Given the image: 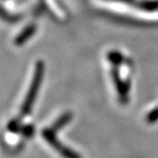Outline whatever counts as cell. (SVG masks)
<instances>
[{
  "label": "cell",
  "mask_w": 158,
  "mask_h": 158,
  "mask_svg": "<svg viewBox=\"0 0 158 158\" xmlns=\"http://www.w3.org/2000/svg\"><path fill=\"white\" fill-rule=\"evenodd\" d=\"M44 67H45L44 62L42 61H38L36 65H35L33 80L31 82V85L29 87L28 92L25 98V100L23 102L22 107H21V115L23 117L27 115L32 110L34 100L37 97L38 91H39L40 87L41 81L43 79Z\"/></svg>",
  "instance_id": "1"
},
{
  "label": "cell",
  "mask_w": 158,
  "mask_h": 158,
  "mask_svg": "<svg viewBox=\"0 0 158 158\" xmlns=\"http://www.w3.org/2000/svg\"><path fill=\"white\" fill-rule=\"evenodd\" d=\"M56 131L52 128H45L41 132V135L51 147L59 153L63 158H81L79 154L75 152L71 148L65 146L57 139Z\"/></svg>",
  "instance_id": "2"
},
{
  "label": "cell",
  "mask_w": 158,
  "mask_h": 158,
  "mask_svg": "<svg viewBox=\"0 0 158 158\" xmlns=\"http://www.w3.org/2000/svg\"><path fill=\"white\" fill-rule=\"evenodd\" d=\"M113 82L115 84V87L117 89L118 95L120 97V99L122 101L126 102L127 99V92H128V87L126 85L124 82L120 79L118 71L114 69L113 71Z\"/></svg>",
  "instance_id": "3"
},
{
  "label": "cell",
  "mask_w": 158,
  "mask_h": 158,
  "mask_svg": "<svg viewBox=\"0 0 158 158\" xmlns=\"http://www.w3.org/2000/svg\"><path fill=\"white\" fill-rule=\"evenodd\" d=\"M36 31V27L34 25H29L23 29L14 40V43L18 46L24 44L27 40H29Z\"/></svg>",
  "instance_id": "4"
},
{
  "label": "cell",
  "mask_w": 158,
  "mask_h": 158,
  "mask_svg": "<svg viewBox=\"0 0 158 158\" xmlns=\"http://www.w3.org/2000/svg\"><path fill=\"white\" fill-rule=\"evenodd\" d=\"M71 118H72V113H69V112L65 113L64 114H62L61 117H59L58 119H56V121L52 125L51 128L57 132L60 129H62L65 125L68 124L69 122L71 120Z\"/></svg>",
  "instance_id": "5"
},
{
  "label": "cell",
  "mask_w": 158,
  "mask_h": 158,
  "mask_svg": "<svg viewBox=\"0 0 158 158\" xmlns=\"http://www.w3.org/2000/svg\"><path fill=\"white\" fill-rule=\"evenodd\" d=\"M108 59L113 64H118L122 62L123 57H122V55L118 51H111L108 54Z\"/></svg>",
  "instance_id": "6"
},
{
  "label": "cell",
  "mask_w": 158,
  "mask_h": 158,
  "mask_svg": "<svg viewBox=\"0 0 158 158\" xmlns=\"http://www.w3.org/2000/svg\"><path fill=\"white\" fill-rule=\"evenodd\" d=\"M158 120V107L154 108L152 111H150L149 113L146 116V121L148 123H155Z\"/></svg>",
  "instance_id": "7"
},
{
  "label": "cell",
  "mask_w": 158,
  "mask_h": 158,
  "mask_svg": "<svg viewBox=\"0 0 158 158\" xmlns=\"http://www.w3.org/2000/svg\"><path fill=\"white\" fill-rule=\"evenodd\" d=\"M8 130L11 133H18V132L21 131V126L19 123L18 120L14 119L8 124Z\"/></svg>",
  "instance_id": "8"
},
{
  "label": "cell",
  "mask_w": 158,
  "mask_h": 158,
  "mask_svg": "<svg viewBox=\"0 0 158 158\" xmlns=\"http://www.w3.org/2000/svg\"><path fill=\"white\" fill-rule=\"evenodd\" d=\"M22 135L26 137H31L34 134V127L31 126V125H27V126H24L23 127H21V131Z\"/></svg>",
  "instance_id": "9"
},
{
  "label": "cell",
  "mask_w": 158,
  "mask_h": 158,
  "mask_svg": "<svg viewBox=\"0 0 158 158\" xmlns=\"http://www.w3.org/2000/svg\"><path fill=\"white\" fill-rule=\"evenodd\" d=\"M142 8L148 10V11H153V10H156L158 8V2H147V3H143Z\"/></svg>",
  "instance_id": "10"
},
{
  "label": "cell",
  "mask_w": 158,
  "mask_h": 158,
  "mask_svg": "<svg viewBox=\"0 0 158 158\" xmlns=\"http://www.w3.org/2000/svg\"><path fill=\"white\" fill-rule=\"evenodd\" d=\"M114 1H120V2H125V3H130L133 0H114Z\"/></svg>",
  "instance_id": "11"
}]
</instances>
